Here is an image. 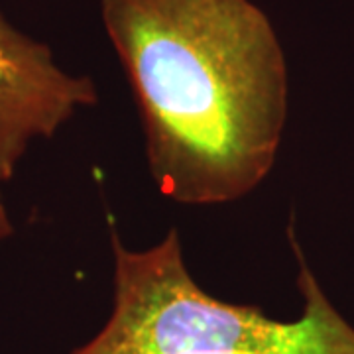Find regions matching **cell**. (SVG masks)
Wrapping results in <instances>:
<instances>
[{
    "mask_svg": "<svg viewBox=\"0 0 354 354\" xmlns=\"http://www.w3.org/2000/svg\"><path fill=\"white\" fill-rule=\"evenodd\" d=\"M290 234L304 311L279 321L256 305L227 304L203 290L187 270L176 228L144 250L128 248L113 232L111 315L71 354H354V327Z\"/></svg>",
    "mask_w": 354,
    "mask_h": 354,
    "instance_id": "obj_2",
    "label": "cell"
},
{
    "mask_svg": "<svg viewBox=\"0 0 354 354\" xmlns=\"http://www.w3.org/2000/svg\"><path fill=\"white\" fill-rule=\"evenodd\" d=\"M14 234V223L12 216H10V211L6 207V201L2 197V191H0V242L10 239Z\"/></svg>",
    "mask_w": 354,
    "mask_h": 354,
    "instance_id": "obj_4",
    "label": "cell"
},
{
    "mask_svg": "<svg viewBox=\"0 0 354 354\" xmlns=\"http://www.w3.org/2000/svg\"><path fill=\"white\" fill-rule=\"evenodd\" d=\"M101 18L165 197L223 205L260 187L290 101L286 53L268 14L252 0H101Z\"/></svg>",
    "mask_w": 354,
    "mask_h": 354,
    "instance_id": "obj_1",
    "label": "cell"
},
{
    "mask_svg": "<svg viewBox=\"0 0 354 354\" xmlns=\"http://www.w3.org/2000/svg\"><path fill=\"white\" fill-rule=\"evenodd\" d=\"M87 75L62 69L50 46L30 38L0 12V183H8L30 146L51 138L77 111L95 106Z\"/></svg>",
    "mask_w": 354,
    "mask_h": 354,
    "instance_id": "obj_3",
    "label": "cell"
}]
</instances>
